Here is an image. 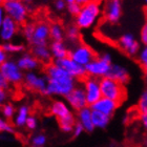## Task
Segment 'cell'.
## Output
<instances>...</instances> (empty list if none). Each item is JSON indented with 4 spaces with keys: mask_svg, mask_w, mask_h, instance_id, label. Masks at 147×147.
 <instances>
[{
    "mask_svg": "<svg viewBox=\"0 0 147 147\" xmlns=\"http://www.w3.org/2000/svg\"><path fill=\"white\" fill-rule=\"evenodd\" d=\"M44 75L49 80L45 96H58L65 98L77 86V80L55 62L45 65Z\"/></svg>",
    "mask_w": 147,
    "mask_h": 147,
    "instance_id": "obj_1",
    "label": "cell"
},
{
    "mask_svg": "<svg viewBox=\"0 0 147 147\" xmlns=\"http://www.w3.org/2000/svg\"><path fill=\"white\" fill-rule=\"evenodd\" d=\"M54 6H55V9L58 11V12H62L64 11L66 7H67V4L64 0H55L54 1Z\"/></svg>",
    "mask_w": 147,
    "mask_h": 147,
    "instance_id": "obj_37",
    "label": "cell"
},
{
    "mask_svg": "<svg viewBox=\"0 0 147 147\" xmlns=\"http://www.w3.org/2000/svg\"><path fill=\"white\" fill-rule=\"evenodd\" d=\"M5 18H6L5 11H4V9H3V6H0V28H1L3 21L5 20Z\"/></svg>",
    "mask_w": 147,
    "mask_h": 147,
    "instance_id": "obj_42",
    "label": "cell"
},
{
    "mask_svg": "<svg viewBox=\"0 0 147 147\" xmlns=\"http://www.w3.org/2000/svg\"><path fill=\"white\" fill-rule=\"evenodd\" d=\"M32 54L38 59L41 64H49L52 63L53 56L51 49L47 45H34L32 46Z\"/></svg>",
    "mask_w": 147,
    "mask_h": 147,
    "instance_id": "obj_21",
    "label": "cell"
},
{
    "mask_svg": "<svg viewBox=\"0 0 147 147\" xmlns=\"http://www.w3.org/2000/svg\"><path fill=\"white\" fill-rule=\"evenodd\" d=\"M118 45L123 53H125L126 55L131 56V57L138 56L140 51H141L140 41H138L134 35L129 34V33L120 37L118 40Z\"/></svg>",
    "mask_w": 147,
    "mask_h": 147,
    "instance_id": "obj_11",
    "label": "cell"
},
{
    "mask_svg": "<svg viewBox=\"0 0 147 147\" xmlns=\"http://www.w3.org/2000/svg\"><path fill=\"white\" fill-rule=\"evenodd\" d=\"M17 64L22 71L28 73V71H36L40 67V63L38 59L34 57L32 53H22L19 56L18 59L16 60Z\"/></svg>",
    "mask_w": 147,
    "mask_h": 147,
    "instance_id": "obj_16",
    "label": "cell"
},
{
    "mask_svg": "<svg viewBox=\"0 0 147 147\" xmlns=\"http://www.w3.org/2000/svg\"><path fill=\"white\" fill-rule=\"evenodd\" d=\"M37 125H38V121H37L36 117H34V116L28 117V121H26V124H25V127H26L28 130H35V129L37 128Z\"/></svg>",
    "mask_w": 147,
    "mask_h": 147,
    "instance_id": "obj_35",
    "label": "cell"
},
{
    "mask_svg": "<svg viewBox=\"0 0 147 147\" xmlns=\"http://www.w3.org/2000/svg\"><path fill=\"white\" fill-rule=\"evenodd\" d=\"M92 124L95 126V128H105V127L108 125V123H109L110 117L106 116V115L100 113V111L92 110Z\"/></svg>",
    "mask_w": 147,
    "mask_h": 147,
    "instance_id": "obj_24",
    "label": "cell"
},
{
    "mask_svg": "<svg viewBox=\"0 0 147 147\" xmlns=\"http://www.w3.org/2000/svg\"><path fill=\"white\" fill-rule=\"evenodd\" d=\"M4 4V0H0V6H3Z\"/></svg>",
    "mask_w": 147,
    "mask_h": 147,
    "instance_id": "obj_49",
    "label": "cell"
},
{
    "mask_svg": "<svg viewBox=\"0 0 147 147\" xmlns=\"http://www.w3.org/2000/svg\"><path fill=\"white\" fill-rule=\"evenodd\" d=\"M47 83H49V80L45 75L39 76L36 71H28L24 74L23 84L26 88L31 89L33 92H39L41 95L45 96Z\"/></svg>",
    "mask_w": 147,
    "mask_h": 147,
    "instance_id": "obj_8",
    "label": "cell"
},
{
    "mask_svg": "<svg viewBox=\"0 0 147 147\" xmlns=\"http://www.w3.org/2000/svg\"><path fill=\"white\" fill-rule=\"evenodd\" d=\"M0 113L2 115V117L6 120H11L14 119V117L16 115V108L15 106L9 103V102H6L5 104L2 105L0 107Z\"/></svg>",
    "mask_w": 147,
    "mask_h": 147,
    "instance_id": "obj_28",
    "label": "cell"
},
{
    "mask_svg": "<svg viewBox=\"0 0 147 147\" xmlns=\"http://www.w3.org/2000/svg\"><path fill=\"white\" fill-rule=\"evenodd\" d=\"M81 7L82 6L79 5L78 3H71V4H68L67 7H66V9H67V12L71 14V16H74V17H77V16L79 15L80 11H81Z\"/></svg>",
    "mask_w": 147,
    "mask_h": 147,
    "instance_id": "obj_34",
    "label": "cell"
},
{
    "mask_svg": "<svg viewBox=\"0 0 147 147\" xmlns=\"http://www.w3.org/2000/svg\"><path fill=\"white\" fill-rule=\"evenodd\" d=\"M138 61L143 67L147 65V45H144L143 49H141L138 55Z\"/></svg>",
    "mask_w": 147,
    "mask_h": 147,
    "instance_id": "obj_33",
    "label": "cell"
},
{
    "mask_svg": "<svg viewBox=\"0 0 147 147\" xmlns=\"http://www.w3.org/2000/svg\"><path fill=\"white\" fill-rule=\"evenodd\" d=\"M3 49L7 54H21L24 53L25 46L22 43H14V42H3L1 43Z\"/></svg>",
    "mask_w": 147,
    "mask_h": 147,
    "instance_id": "obj_26",
    "label": "cell"
},
{
    "mask_svg": "<svg viewBox=\"0 0 147 147\" xmlns=\"http://www.w3.org/2000/svg\"><path fill=\"white\" fill-rule=\"evenodd\" d=\"M33 147H44V146H33Z\"/></svg>",
    "mask_w": 147,
    "mask_h": 147,
    "instance_id": "obj_52",
    "label": "cell"
},
{
    "mask_svg": "<svg viewBox=\"0 0 147 147\" xmlns=\"http://www.w3.org/2000/svg\"><path fill=\"white\" fill-rule=\"evenodd\" d=\"M140 42L144 45H147V21L143 24L140 32Z\"/></svg>",
    "mask_w": 147,
    "mask_h": 147,
    "instance_id": "obj_36",
    "label": "cell"
},
{
    "mask_svg": "<svg viewBox=\"0 0 147 147\" xmlns=\"http://www.w3.org/2000/svg\"><path fill=\"white\" fill-rule=\"evenodd\" d=\"M32 146H44L46 143V137L43 134H38L32 138Z\"/></svg>",
    "mask_w": 147,
    "mask_h": 147,
    "instance_id": "obj_32",
    "label": "cell"
},
{
    "mask_svg": "<svg viewBox=\"0 0 147 147\" xmlns=\"http://www.w3.org/2000/svg\"><path fill=\"white\" fill-rule=\"evenodd\" d=\"M102 97L111 99L121 104L126 99V89L123 84L117 82L109 77H105L100 80Z\"/></svg>",
    "mask_w": 147,
    "mask_h": 147,
    "instance_id": "obj_3",
    "label": "cell"
},
{
    "mask_svg": "<svg viewBox=\"0 0 147 147\" xmlns=\"http://www.w3.org/2000/svg\"><path fill=\"white\" fill-rule=\"evenodd\" d=\"M65 38L73 44L78 43L80 39V28L76 24L69 25L65 31Z\"/></svg>",
    "mask_w": 147,
    "mask_h": 147,
    "instance_id": "obj_27",
    "label": "cell"
},
{
    "mask_svg": "<svg viewBox=\"0 0 147 147\" xmlns=\"http://www.w3.org/2000/svg\"><path fill=\"white\" fill-rule=\"evenodd\" d=\"M9 83L0 74V89H6V90H9Z\"/></svg>",
    "mask_w": 147,
    "mask_h": 147,
    "instance_id": "obj_41",
    "label": "cell"
},
{
    "mask_svg": "<svg viewBox=\"0 0 147 147\" xmlns=\"http://www.w3.org/2000/svg\"><path fill=\"white\" fill-rule=\"evenodd\" d=\"M107 77H109V78H111V79H113V80H116L117 82L121 83L123 85H125L126 83L129 81V79H130L128 71H127L123 65L116 64V63H113V64H111Z\"/></svg>",
    "mask_w": 147,
    "mask_h": 147,
    "instance_id": "obj_19",
    "label": "cell"
},
{
    "mask_svg": "<svg viewBox=\"0 0 147 147\" xmlns=\"http://www.w3.org/2000/svg\"><path fill=\"white\" fill-rule=\"evenodd\" d=\"M7 55H9V54H7V53L3 49L2 45L0 44V66H1V65H2L5 61H7V60H9V58H7Z\"/></svg>",
    "mask_w": 147,
    "mask_h": 147,
    "instance_id": "obj_40",
    "label": "cell"
},
{
    "mask_svg": "<svg viewBox=\"0 0 147 147\" xmlns=\"http://www.w3.org/2000/svg\"><path fill=\"white\" fill-rule=\"evenodd\" d=\"M49 49H51L54 61L64 59L69 55V49L63 41H53L49 44Z\"/></svg>",
    "mask_w": 147,
    "mask_h": 147,
    "instance_id": "obj_22",
    "label": "cell"
},
{
    "mask_svg": "<svg viewBox=\"0 0 147 147\" xmlns=\"http://www.w3.org/2000/svg\"><path fill=\"white\" fill-rule=\"evenodd\" d=\"M143 71H144V78H145V80L147 81V65L143 67Z\"/></svg>",
    "mask_w": 147,
    "mask_h": 147,
    "instance_id": "obj_46",
    "label": "cell"
},
{
    "mask_svg": "<svg viewBox=\"0 0 147 147\" xmlns=\"http://www.w3.org/2000/svg\"><path fill=\"white\" fill-rule=\"evenodd\" d=\"M20 25L12 18L6 16L5 20L3 21L1 28H0V41L3 42H11L19 33Z\"/></svg>",
    "mask_w": 147,
    "mask_h": 147,
    "instance_id": "obj_15",
    "label": "cell"
},
{
    "mask_svg": "<svg viewBox=\"0 0 147 147\" xmlns=\"http://www.w3.org/2000/svg\"><path fill=\"white\" fill-rule=\"evenodd\" d=\"M119 105L120 104L118 102L113 101L111 99L102 97L100 100H98L95 104H92V106H89V107L92 108V110L100 111V113H104L106 116L111 117L113 113H115V111L117 110V108L119 107Z\"/></svg>",
    "mask_w": 147,
    "mask_h": 147,
    "instance_id": "obj_18",
    "label": "cell"
},
{
    "mask_svg": "<svg viewBox=\"0 0 147 147\" xmlns=\"http://www.w3.org/2000/svg\"><path fill=\"white\" fill-rule=\"evenodd\" d=\"M49 113L55 117L58 121H61L63 119H66L68 117L74 115L71 113V106L66 102L62 100H55L52 102V104L49 106Z\"/></svg>",
    "mask_w": 147,
    "mask_h": 147,
    "instance_id": "obj_17",
    "label": "cell"
},
{
    "mask_svg": "<svg viewBox=\"0 0 147 147\" xmlns=\"http://www.w3.org/2000/svg\"><path fill=\"white\" fill-rule=\"evenodd\" d=\"M0 74L5 78L9 85H19L24 80V71L13 59H9L0 66Z\"/></svg>",
    "mask_w": 147,
    "mask_h": 147,
    "instance_id": "obj_5",
    "label": "cell"
},
{
    "mask_svg": "<svg viewBox=\"0 0 147 147\" xmlns=\"http://www.w3.org/2000/svg\"><path fill=\"white\" fill-rule=\"evenodd\" d=\"M57 65L62 67L66 73H68L73 78L76 80H84L87 77L86 75V69L84 66L80 65L76 61H74L73 59L69 57H66L61 60H56L54 61Z\"/></svg>",
    "mask_w": 147,
    "mask_h": 147,
    "instance_id": "obj_10",
    "label": "cell"
},
{
    "mask_svg": "<svg viewBox=\"0 0 147 147\" xmlns=\"http://www.w3.org/2000/svg\"><path fill=\"white\" fill-rule=\"evenodd\" d=\"M0 132H6V134H14L15 129L14 125L11 124L9 120L4 118H0Z\"/></svg>",
    "mask_w": 147,
    "mask_h": 147,
    "instance_id": "obj_31",
    "label": "cell"
},
{
    "mask_svg": "<svg viewBox=\"0 0 147 147\" xmlns=\"http://www.w3.org/2000/svg\"><path fill=\"white\" fill-rule=\"evenodd\" d=\"M3 9L7 17L12 18L19 25H24L28 19V9L23 0L16 2H4Z\"/></svg>",
    "mask_w": 147,
    "mask_h": 147,
    "instance_id": "obj_4",
    "label": "cell"
},
{
    "mask_svg": "<svg viewBox=\"0 0 147 147\" xmlns=\"http://www.w3.org/2000/svg\"><path fill=\"white\" fill-rule=\"evenodd\" d=\"M34 31H35V23L33 22H26L24 25H22V36L30 44H31L32 40H33V36H34Z\"/></svg>",
    "mask_w": 147,
    "mask_h": 147,
    "instance_id": "obj_29",
    "label": "cell"
},
{
    "mask_svg": "<svg viewBox=\"0 0 147 147\" xmlns=\"http://www.w3.org/2000/svg\"><path fill=\"white\" fill-rule=\"evenodd\" d=\"M7 99H9V90L0 89V107L7 102Z\"/></svg>",
    "mask_w": 147,
    "mask_h": 147,
    "instance_id": "obj_38",
    "label": "cell"
},
{
    "mask_svg": "<svg viewBox=\"0 0 147 147\" xmlns=\"http://www.w3.org/2000/svg\"><path fill=\"white\" fill-rule=\"evenodd\" d=\"M137 109H138L140 115L147 113V87L142 94L141 98L139 100L138 105H137Z\"/></svg>",
    "mask_w": 147,
    "mask_h": 147,
    "instance_id": "obj_30",
    "label": "cell"
},
{
    "mask_svg": "<svg viewBox=\"0 0 147 147\" xmlns=\"http://www.w3.org/2000/svg\"><path fill=\"white\" fill-rule=\"evenodd\" d=\"M24 2H31V1H33V0H23Z\"/></svg>",
    "mask_w": 147,
    "mask_h": 147,
    "instance_id": "obj_50",
    "label": "cell"
},
{
    "mask_svg": "<svg viewBox=\"0 0 147 147\" xmlns=\"http://www.w3.org/2000/svg\"><path fill=\"white\" fill-rule=\"evenodd\" d=\"M101 3L99 0H92L81 7L79 15L75 17V24L80 30H88L98 22L101 16Z\"/></svg>",
    "mask_w": 147,
    "mask_h": 147,
    "instance_id": "obj_2",
    "label": "cell"
},
{
    "mask_svg": "<svg viewBox=\"0 0 147 147\" xmlns=\"http://www.w3.org/2000/svg\"><path fill=\"white\" fill-rule=\"evenodd\" d=\"M83 131H85L84 130V128H83V126L80 124L79 122L76 123V125H75V127H74V130H73V137L74 138H78L81 134H82Z\"/></svg>",
    "mask_w": 147,
    "mask_h": 147,
    "instance_id": "obj_39",
    "label": "cell"
},
{
    "mask_svg": "<svg viewBox=\"0 0 147 147\" xmlns=\"http://www.w3.org/2000/svg\"><path fill=\"white\" fill-rule=\"evenodd\" d=\"M49 38H51V24L46 21L36 22L31 45H47V40Z\"/></svg>",
    "mask_w": 147,
    "mask_h": 147,
    "instance_id": "obj_13",
    "label": "cell"
},
{
    "mask_svg": "<svg viewBox=\"0 0 147 147\" xmlns=\"http://www.w3.org/2000/svg\"><path fill=\"white\" fill-rule=\"evenodd\" d=\"M111 64L113 63L105 61L102 57L97 56L89 64L85 66L86 75H87V77H92V78L101 80L105 77H107Z\"/></svg>",
    "mask_w": 147,
    "mask_h": 147,
    "instance_id": "obj_7",
    "label": "cell"
},
{
    "mask_svg": "<svg viewBox=\"0 0 147 147\" xmlns=\"http://www.w3.org/2000/svg\"><path fill=\"white\" fill-rule=\"evenodd\" d=\"M92 0H76V3H78L79 5L83 6V5H85V4H87L88 2H90Z\"/></svg>",
    "mask_w": 147,
    "mask_h": 147,
    "instance_id": "obj_45",
    "label": "cell"
},
{
    "mask_svg": "<svg viewBox=\"0 0 147 147\" xmlns=\"http://www.w3.org/2000/svg\"><path fill=\"white\" fill-rule=\"evenodd\" d=\"M144 2H145V4L147 5V0H144Z\"/></svg>",
    "mask_w": 147,
    "mask_h": 147,
    "instance_id": "obj_51",
    "label": "cell"
},
{
    "mask_svg": "<svg viewBox=\"0 0 147 147\" xmlns=\"http://www.w3.org/2000/svg\"><path fill=\"white\" fill-rule=\"evenodd\" d=\"M65 99H66V103L71 106V108H73L76 111H79L82 108L88 106L87 100H86L85 90L82 85H77L73 89V92L65 97Z\"/></svg>",
    "mask_w": 147,
    "mask_h": 147,
    "instance_id": "obj_12",
    "label": "cell"
},
{
    "mask_svg": "<svg viewBox=\"0 0 147 147\" xmlns=\"http://www.w3.org/2000/svg\"><path fill=\"white\" fill-rule=\"evenodd\" d=\"M65 38V31L63 26L58 22L51 24V39L53 41H63Z\"/></svg>",
    "mask_w": 147,
    "mask_h": 147,
    "instance_id": "obj_25",
    "label": "cell"
},
{
    "mask_svg": "<svg viewBox=\"0 0 147 147\" xmlns=\"http://www.w3.org/2000/svg\"><path fill=\"white\" fill-rule=\"evenodd\" d=\"M31 116L30 115V107L28 105H21L19 106L17 111H16V115L13 119V122H14V126L16 127H24L25 124H26V121H28V117Z\"/></svg>",
    "mask_w": 147,
    "mask_h": 147,
    "instance_id": "obj_23",
    "label": "cell"
},
{
    "mask_svg": "<svg viewBox=\"0 0 147 147\" xmlns=\"http://www.w3.org/2000/svg\"><path fill=\"white\" fill-rule=\"evenodd\" d=\"M16 1H21V0H4V2H16Z\"/></svg>",
    "mask_w": 147,
    "mask_h": 147,
    "instance_id": "obj_48",
    "label": "cell"
},
{
    "mask_svg": "<svg viewBox=\"0 0 147 147\" xmlns=\"http://www.w3.org/2000/svg\"><path fill=\"white\" fill-rule=\"evenodd\" d=\"M100 57H102L105 61L109 62V63H113V58H111V55H110V54H108V53H103V54H101V55H100Z\"/></svg>",
    "mask_w": 147,
    "mask_h": 147,
    "instance_id": "obj_44",
    "label": "cell"
},
{
    "mask_svg": "<svg viewBox=\"0 0 147 147\" xmlns=\"http://www.w3.org/2000/svg\"><path fill=\"white\" fill-rule=\"evenodd\" d=\"M65 2H66V4H71V3H75L76 2V0H64Z\"/></svg>",
    "mask_w": 147,
    "mask_h": 147,
    "instance_id": "obj_47",
    "label": "cell"
},
{
    "mask_svg": "<svg viewBox=\"0 0 147 147\" xmlns=\"http://www.w3.org/2000/svg\"><path fill=\"white\" fill-rule=\"evenodd\" d=\"M68 57L73 59L74 61H76L77 63H79L80 65L85 67L86 65L89 64L97 56H96V53L94 52V49L90 46L86 45L84 43L78 42L71 45V47L69 49Z\"/></svg>",
    "mask_w": 147,
    "mask_h": 147,
    "instance_id": "obj_6",
    "label": "cell"
},
{
    "mask_svg": "<svg viewBox=\"0 0 147 147\" xmlns=\"http://www.w3.org/2000/svg\"><path fill=\"white\" fill-rule=\"evenodd\" d=\"M140 120H141V123L143 127L145 128V130L147 131V113H143V115H140Z\"/></svg>",
    "mask_w": 147,
    "mask_h": 147,
    "instance_id": "obj_43",
    "label": "cell"
},
{
    "mask_svg": "<svg viewBox=\"0 0 147 147\" xmlns=\"http://www.w3.org/2000/svg\"><path fill=\"white\" fill-rule=\"evenodd\" d=\"M122 16L121 0H107L104 6V19L108 23H117Z\"/></svg>",
    "mask_w": 147,
    "mask_h": 147,
    "instance_id": "obj_14",
    "label": "cell"
},
{
    "mask_svg": "<svg viewBox=\"0 0 147 147\" xmlns=\"http://www.w3.org/2000/svg\"><path fill=\"white\" fill-rule=\"evenodd\" d=\"M83 88L85 90L86 100L88 106H92L96 102L102 98L101 86H100V80L92 78V77H86L83 80Z\"/></svg>",
    "mask_w": 147,
    "mask_h": 147,
    "instance_id": "obj_9",
    "label": "cell"
},
{
    "mask_svg": "<svg viewBox=\"0 0 147 147\" xmlns=\"http://www.w3.org/2000/svg\"><path fill=\"white\" fill-rule=\"evenodd\" d=\"M92 108L87 106V107L82 108L81 110L77 111V122H79L83 126L84 130L87 132H92L95 129V126L92 124Z\"/></svg>",
    "mask_w": 147,
    "mask_h": 147,
    "instance_id": "obj_20",
    "label": "cell"
}]
</instances>
